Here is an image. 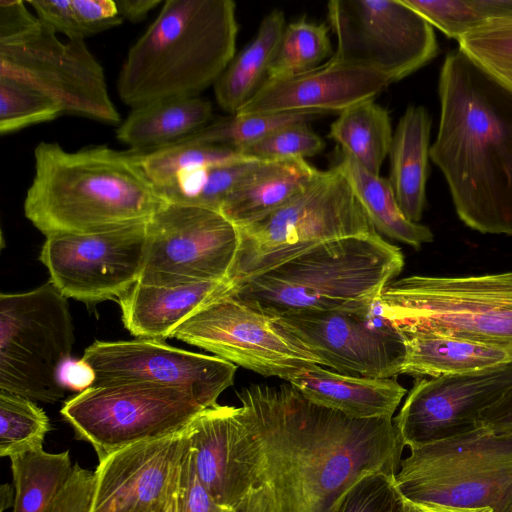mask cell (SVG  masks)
Listing matches in <instances>:
<instances>
[{"instance_id":"obj_1","label":"cell","mask_w":512,"mask_h":512,"mask_svg":"<svg viewBox=\"0 0 512 512\" xmlns=\"http://www.w3.org/2000/svg\"><path fill=\"white\" fill-rule=\"evenodd\" d=\"M253 436L259 484L279 512H329L362 474H396L405 447L393 418L354 419L320 406L288 382L237 393Z\"/></svg>"},{"instance_id":"obj_2","label":"cell","mask_w":512,"mask_h":512,"mask_svg":"<svg viewBox=\"0 0 512 512\" xmlns=\"http://www.w3.org/2000/svg\"><path fill=\"white\" fill-rule=\"evenodd\" d=\"M430 159L459 219L484 234L512 236V91L460 49L448 53Z\"/></svg>"},{"instance_id":"obj_3","label":"cell","mask_w":512,"mask_h":512,"mask_svg":"<svg viewBox=\"0 0 512 512\" xmlns=\"http://www.w3.org/2000/svg\"><path fill=\"white\" fill-rule=\"evenodd\" d=\"M34 159L24 213L46 237L144 223L167 203L132 150L100 145L70 152L40 142Z\"/></svg>"},{"instance_id":"obj_4","label":"cell","mask_w":512,"mask_h":512,"mask_svg":"<svg viewBox=\"0 0 512 512\" xmlns=\"http://www.w3.org/2000/svg\"><path fill=\"white\" fill-rule=\"evenodd\" d=\"M232 0H166L128 51L117 80L123 103L194 97L214 85L235 57Z\"/></svg>"},{"instance_id":"obj_5","label":"cell","mask_w":512,"mask_h":512,"mask_svg":"<svg viewBox=\"0 0 512 512\" xmlns=\"http://www.w3.org/2000/svg\"><path fill=\"white\" fill-rule=\"evenodd\" d=\"M404 266L378 232L319 244L229 289L225 295L271 317L374 305Z\"/></svg>"},{"instance_id":"obj_6","label":"cell","mask_w":512,"mask_h":512,"mask_svg":"<svg viewBox=\"0 0 512 512\" xmlns=\"http://www.w3.org/2000/svg\"><path fill=\"white\" fill-rule=\"evenodd\" d=\"M20 0L0 1V77L54 100L64 115L120 125L104 69L84 40L62 42Z\"/></svg>"},{"instance_id":"obj_7","label":"cell","mask_w":512,"mask_h":512,"mask_svg":"<svg viewBox=\"0 0 512 512\" xmlns=\"http://www.w3.org/2000/svg\"><path fill=\"white\" fill-rule=\"evenodd\" d=\"M230 289L319 244L377 232L339 167L321 171L282 207L238 227Z\"/></svg>"},{"instance_id":"obj_8","label":"cell","mask_w":512,"mask_h":512,"mask_svg":"<svg viewBox=\"0 0 512 512\" xmlns=\"http://www.w3.org/2000/svg\"><path fill=\"white\" fill-rule=\"evenodd\" d=\"M378 304L402 334L428 332L512 345V271L408 276L387 284Z\"/></svg>"},{"instance_id":"obj_9","label":"cell","mask_w":512,"mask_h":512,"mask_svg":"<svg viewBox=\"0 0 512 512\" xmlns=\"http://www.w3.org/2000/svg\"><path fill=\"white\" fill-rule=\"evenodd\" d=\"M413 502L501 512L512 498V433L479 427L410 449L395 475Z\"/></svg>"},{"instance_id":"obj_10","label":"cell","mask_w":512,"mask_h":512,"mask_svg":"<svg viewBox=\"0 0 512 512\" xmlns=\"http://www.w3.org/2000/svg\"><path fill=\"white\" fill-rule=\"evenodd\" d=\"M74 326L67 298L49 281L33 290L0 294V391L55 403L67 388Z\"/></svg>"},{"instance_id":"obj_11","label":"cell","mask_w":512,"mask_h":512,"mask_svg":"<svg viewBox=\"0 0 512 512\" xmlns=\"http://www.w3.org/2000/svg\"><path fill=\"white\" fill-rule=\"evenodd\" d=\"M203 409L187 390L138 381L91 386L69 398L60 413L101 461L127 446L183 429Z\"/></svg>"},{"instance_id":"obj_12","label":"cell","mask_w":512,"mask_h":512,"mask_svg":"<svg viewBox=\"0 0 512 512\" xmlns=\"http://www.w3.org/2000/svg\"><path fill=\"white\" fill-rule=\"evenodd\" d=\"M327 19L337 41L333 58L375 69L392 83L438 54L433 26L403 0H331Z\"/></svg>"},{"instance_id":"obj_13","label":"cell","mask_w":512,"mask_h":512,"mask_svg":"<svg viewBox=\"0 0 512 512\" xmlns=\"http://www.w3.org/2000/svg\"><path fill=\"white\" fill-rule=\"evenodd\" d=\"M146 229L139 282L173 286L227 281L240 234L220 211L167 202L147 221Z\"/></svg>"},{"instance_id":"obj_14","label":"cell","mask_w":512,"mask_h":512,"mask_svg":"<svg viewBox=\"0 0 512 512\" xmlns=\"http://www.w3.org/2000/svg\"><path fill=\"white\" fill-rule=\"evenodd\" d=\"M260 375L286 380L322 362L275 317L223 295L204 305L172 334Z\"/></svg>"},{"instance_id":"obj_15","label":"cell","mask_w":512,"mask_h":512,"mask_svg":"<svg viewBox=\"0 0 512 512\" xmlns=\"http://www.w3.org/2000/svg\"><path fill=\"white\" fill-rule=\"evenodd\" d=\"M146 223L46 237L39 259L49 271L50 282L67 299L87 305L117 300L139 281Z\"/></svg>"},{"instance_id":"obj_16","label":"cell","mask_w":512,"mask_h":512,"mask_svg":"<svg viewBox=\"0 0 512 512\" xmlns=\"http://www.w3.org/2000/svg\"><path fill=\"white\" fill-rule=\"evenodd\" d=\"M275 318L335 372L367 378L401 375L405 340L382 315L378 300L366 309L302 311Z\"/></svg>"},{"instance_id":"obj_17","label":"cell","mask_w":512,"mask_h":512,"mask_svg":"<svg viewBox=\"0 0 512 512\" xmlns=\"http://www.w3.org/2000/svg\"><path fill=\"white\" fill-rule=\"evenodd\" d=\"M94 373L92 386L153 382L189 391L204 407L217 404L233 385L237 366L217 356L186 351L162 341H95L81 358Z\"/></svg>"},{"instance_id":"obj_18","label":"cell","mask_w":512,"mask_h":512,"mask_svg":"<svg viewBox=\"0 0 512 512\" xmlns=\"http://www.w3.org/2000/svg\"><path fill=\"white\" fill-rule=\"evenodd\" d=\"M512 389V364L423 378L408 393L394 424L409 449L471 432L485 410Z\"/></svg>"},{"instance_id":"obj_19","label":"cell","mask_w":512,"mask_h":512,"mask_svg":"<svg viewBox=\"0 0 512 512\" xmlns=\"http://www.w3.org/2000/svg\"><path fill=\"white\" fill-rule=\"evenodd\" d=\"M189 446L186 426L111 453L94 472L89 512H164Z\"/></svg>"},{"instance_id":"obj_20","label":"cell","mask_w":512,"mask_h":512,"mask_svg":"<svg viewBox=\"0 0 512 512\" xmlns=\"http://www.w3.org/2000/svg\"><path fill=\"white\" fill-rule=\"evenodd\" d=\"M187 431L201 482L218 502L235 509L260 485L256 446L241 407H207Z\"/></svg>"},{"instance_id":"obj_21","label":"cell","mask_w":512,"mask_h":512,"mask_svg":"<svg viewBox=\"0 0 512 512\" xmlns=\"http://www.w3.org/2000/svg\"><path fill=\"white\" fill-rule=\"evenodd\" d=\"M392 82L370 67L330 57L314 69L265 80L236 114L338 112L374 98Z\"/></svg>"},{"instance_id":"obj_22","label":"cell","mask_w":512,"mask_h":512,"mask_svg":"<svg viewBox=\"0 0 512 512\" xmlns=\"http://www.w3.org/2000/svg\"><path fill=\"white\" fill-rule=\"evenodd\" d=\"M230 289L227 281L186 285H148L136 282L117 298L125 328L139 339L164 341L204 305Z\"/></svg>"},{"instance_id":"obj_23","label":"cell","mask_w":512,"mask_h":512,"mask_svg":"<svg viewBox=\"0 0 512 512\" xmlns=\"http://www.w3.org/2000/svg\"><path fill=\"white\" fill-rule=\"evenodd\" d=\"M308 400L354 419L393 418L407 390L393 378L350 376L312 365L285 380Z\"/></svg>"},{"instance_id":"obj_24","label":"cell","mask_w":512,"mask_h":512,"mask_svg":"<svg viewBox=\"0 0 512 512\" xmlns=\"http://www.w3.org/2000/svg\"><path fill=\"white\" fill-rule=\"evenodd\" d=\"M402 335L406 356L401 374L438 377L512 364V345L428 332Z\"/></svg>"},{"instance_id":"obj_25","label":"cell","mask_w":512,"mask_h":512,"mask_svg":"<svg viewBox=\"0 0 512 512\" xmlns=\"http://www.w3.org/2000/svg\"><path fill=\"white\" fill-rule=\"evenodd\" d=\"M431 119L423 106L411 105L401 116L389 151V181L403 214L419 223L426 205Z\"/></svg>"},{"instance_id":"obj_26","label":"cell","mask_w":512,"mask_h":512,"mask_svg":"<svg viewBox=\"0 0 512 512\" xmlns=\"http://www.w3.org/2000/svg\"><path fill=\"white\" fill-rule=\"evenodd\" d=\"M213 107L199 96L159 100L132 108L116 130L129 150L146 152L176 143L211 122Z\"/></svg>"},{"instance_id":"obj_27","label":"cell","mask_w":512,"mask_h":512,"mask_svg":"<svg viewBox=\"0 0 512 512\" xmlns=\"http://www.w3.org/2000/svg\"><path fill=\"white\" fill-rule=\"evenodd\" d=\"M319 172L305 159L265 161L225 200L220 212L237 227L253 223L286 204Z\"/></svg>"},{"instance_id":"obj_28","label":"cell","mask_w":512,"mask_h":512,"mask_svg":"<svg viewBox=\"0 0 512 512\" xmlns=\"http://www.w3.org/2000/svg\"><path fill=\"white\" fill-rule=\"evenodd\" d=\"M285 27L283 12L272 10L254 39L230 62L214 84L216 101L223 110L236 114L264 83Z\"/></svg>"},{"instance_id":"obj_29","label":"cell","mask_w":512,"mask_h":512,"mask_svg":"<svg viewBox=\"0 0 512 512\" xmlns=\"http://www.w3.org/2000/svg\"><path fill=\"white\" fill-rule=\"evenodd\" d=\"M341 169L375 230L415 249L431 243L433 232L428 226L406 218L396 200L388 178L373 174L341 151L335 164Z\"/></svg>"},{"instance_id":"obj_30","label":"cell","mask_w":512,"mask_h":512,"mask_svg":"<svg viewBox=\"0 0 512 512\" xmlns=\"http://www.w3.org/2000/svg\"><path fill=\"white\" fill-rule=\"evenodd\" d=\"M328 137L364 169L380 175L393 139L389 112L374 100L357 103L339 114Z\"/></svg>"},{"instance_id":"obj_31","label":"cell","mask_w":512,"mask_h":512,"mask_svg":"<svg viewBox=\"0 0 512 512\" xmlns=\"http://www.w3.org/2000/svg\"><path fill=\"white\" fill-rule=\"evenodd\" d=\"M13 477V512H48L69 478L74 464L69 451L43 449L10 458Z\"/></svg>"},{"instance_id":"obj_32","label":"cell","mask_w":512,"mask_h":512,"mask_svg":"<svg viewBox=\"0 0 512 512\" xmlns=\"http://www.w3.org/2000/svg\"><path fill=\"white\" fill-rule=\"evenodd\" d=\"M265 161L245 158L182 174L157 188L168 203L220 211L225 200L247 181Z\"/></svg>"},{"instance_id":"obj_33","label":"cell","mask_w":512,"mask_h":512,"mask_svg":"<svg viewBox=\"0 0 512 512\" xmlns=\"http://www.w3.org/2000/svg\"><path fill=\"white\" fill-rule=\"evenodd\" d=\"M36 16L68 40H85L122 24L115 0H29Z\"/></svg>"},{"instance_id":"obj_34","label":"cell","mask_w":512,"mask_h":512,"mask_svg":"<svg viewBox=\"0 0 512 512\" xmlns=\"http://www.w3.org/2000/svg\"><path fill=\"white\" fill-rule=\"evenodd\" d=\"M150 181L163 187L182 174L240 161L247 157L226 146L191 141L146 151H134Z\"/></svg>"},{"instance_id":"obj_35","label":"cell","mask_w":512,"mask_h":512,"mask_svg":"<svg viewBox=\"0 0 512 512\" xmlns=\"http://www.w3.org/2000/svg\"><path fill=\"white\" fill-rule=\"evenodd\" d=\"M449 38L512 18V0H403Z\"/></svg>"},{"instance_id":"obj_36","label":"cell","mask_w":512,"mask_h":512,"mask_svg":"<svg viewBox=\"0 0 512 512\" xmlns=\"http://www.w3.org/2000/svg\"><path fill=\"white\" fill-rule=\"evenodd\" d=\"M326 24H316L305 17L286 25L266 80L301 74L321 65L331 54Z\"/></svg>"},{"instance_id":"obj_37","label":"cell","mask_w":512,"mask_h":512,"mask_svg":"<svg viewBox=\"0 0 512 512\" xmlns=\"http://www.w3.org/2000/svg\"><path fill=\"white\" fill-rule=\"evenodd\" d=\"M315 116L317 115L306 112L234 114L211 121L180 141L226 146L239 152L281 127L308 122Z\"/></svg>"},{"instance_id":"obj_38","label":"cell","mask_w":512,"mask_h":512,"mask_svg":"<svg viewBox=\"0 0 512 512\" xmlns=\"http://www.w3.org/2000/svg\"><path fill=\"white\" fill-rule=\"evenodd\" d=\"M50 421L34 401L0 391V456L13 457L43 449Z\"/></svg>"},{"instance_id":"obj_39","label":"cell","mask_w":512,"mask_h":512,"mask_svg":"<svg viewBox=\"0 0 512 512\" xmlns=\"http://www.w3.org/2000/svg\"><path fill=\"white\" fill-rule=\"evenodd\" d=\"M457 42L458 49L512 91V18L491 21Z\"/></svg>"},{"instance_id":"obj_40","label":"cell","mask_w":512,"mask_h":512,"mask_svg":"<svg viewBox=\"0 0 512 512\" xmlns=\"http://www.w3.org/2000/svg\"><path fill=\"white\" fill-rule=\"evenodd\" d=\"M64 115L50 97L18 81L0 77V133H12Z\"/></svg>"},{"instance_id":"obj_41","label":"cell","mask_w":512,"mask_h":512,"mask_svg":"<svg viewBox=\"0 0 512 512\" xmlns=\"http://www.w3.org/2000/svg\"><path fill=\"white\" fill-rule=\"evenodd\" d=\"M395 475L383 471L362 474L329 512H405L406 499L397 487Z\"/></svg>"},{"instance_id":"obj_42","label":"cell","mask_w":512,"mask_h":512,"mask_svg":"<svg viewBox=\"0 0 512 512\" xmlns=\"http://www.w3.org/2000/svg\"><path fill=\"white\" fill-rule=\"evenodd\" d=\"M325 146V141L307 122H301L281 127L239 153L261 161H285L314 156Z\"/></svg>"},{"instance_id":"obj_43","label":"cell","mask_w":512,"mask_h":512,"mask_svg":"<svg viewBox=\"0 0 512 512\" xmlns=\"http://www.w3.org/2000/svg\"><path fill=\"white\" fill-rule=\"evenodd\" d=\"M176 496L178 512H235L218 502L201 482L190 446L181 463Z\"/></svg>"},{"instance_id":"obj_44","label":"cell","mask_w":512,"mask_h":512,"mask_svg":"<svg viewBox=\"0 0 512 512\" xmlns=\"http://www.w3.org/2000/svg\"><path fill=\"white\" fill-rule=\"evenodd\" d=\"M94 472L74 464L72 472L48 512H89Z\"/></svg>"},{"instance_id":"obj_45","label":"cell","mask_w":512,"mask_h":512,"mask_svg":"<svg viewBox=\"0 0 512 512\" xmlns=\"http://www.w3.org/2000/svg\"><path fill=\"white\" fill-rule=\"evenodd\" d=\"M479 423L494 433H512V389L483 412Z\"/></svg>"},{"instance_id":"obj_46","label":"cell","mask_w":512,"mask_h":512,"mask_svg":"<svg viewBox=\"0 0 512 512\" xmlns=\"http://www.w3.org/2000/svg\"><path fill=\"white\" fill-rule=\"evenodd\" d=\"M62 380L67 389L81 392L93 385L94 373L83 360L69 361L62 370Z\"/></svg>"},{"instance_id":"obj_47","label":"cell","mask_w":512,"mask_h":512,"mask_svg":"<svg viewBox=\"0 0 512 512\" xmlns=\"http://www.w3.org/2000/svg\"><path fill=\"white\" fill-rule=\"evenodd\" d=\"M235 512H279L273 493L266 484L255 487L238 504Z\"/></svg>"},{"instance_id":"obj_48","label":"cell","mask_w":512,"mask_h":512,"mask_svg":"<svg viewBox=\"0 0 512 512\" xmlns=\"http://www.w3.org/2000/svg\"><path fill=\"white\" fill-rule=\"evenodd\" d=\"M115 3L123 20L139 23L162 2L161 0H115Z\"/></svg>"},{"instance_id":"obj_49","label":"cell","mask_w":512,"mask_h":512,"mask_svg":"<svg viewBox=\"0 0 512 512\" xmlns=\"http://www.w3.org/2000/svg\"><path fill=\"white\" fill-rule=\"evenodd\" d=\"M406 499V498H405ZM405 512H493L489 508L466 509L436 503L413 502L406 499Z\"/></svg>"},{"instance_id":"obj_50","label":"cell","mask_w":512,"mask_h":512,"mask_svg":"<svg viewBox=\"0 0 512 512\" xmlns=\"http://www.w3.org/2000/svg\"><path fill=\"white\" fill-rule=\"evenodd\" d=\"M1 495V511L3 512L7 508L6 504H8L9 506H13L14 488L12 489L10 485L4 484L1 487Z\"/></svg>"},{"instance_id":"obj_51","label":"cell","mask_w":512,"mask_h":512,"mask_svg":"<svg viewBox=\"0 0 512 512\" xmlns=\"http://www.w3.org/2000/svg\"><path fill=\"white\" fill-rule=\"evenodd\" d=\"M177 493V492H176ZM175 495L170 499L164 512H178L177 496Z\"/></svg>"},{"instance_id":"obj_52","label":"cell","mask_w":512,"mask_h":512,"mask_svg":"<svg viewBox=\"0 0 512 512\" xmlns=\"http://www.w3.org/2000/svg\"><path fill=\"white\" fill-rule=\"evenodd\" d=\"M501 512H512V498L508 501Z\"/></svg>"}]
</instances>
